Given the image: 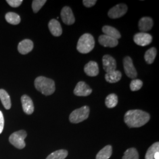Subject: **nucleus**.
I'll return each instance as SVG.
<instances>
[{"label":"nucleus","instance_id":"4468645a","mask_svg":"<svg viewBox=\"0 0 159 159\" xmlns=\"http://www.w3.org/2000/svg\"><path fill=\"white\" fill-rule=\"evenodd\" d=\"M98 42L100 45L105 47H115L118 45L119 41L113 37L106 35H101L98 37Z\"/></svg>","mask_w":159,"mask_h":159},{"label":"nucleus","instance_id":"ddd939ff","mask_svg":"<svg viewBox=\"0 0 159 159\" xmlns=\"http://www.w3.org/2000/svg\"><path fill=\"white\" fill-rule=\"evenodd\" d=\"M34 48V44L31 40L25 39L21 41L18 45V51L23 54H27L33 50Z\"/></svg>","mask_w":159,"mask_h":159},{"label":"nucleus","instance_id":"c756f323","mask_svg":"<svg viewBox=\"0 0 159 159\" xmlns=\"http://www.w3.org/2000/svg\"><path fill=\"white\" fill-rule=\"evenodd\" d=\"M6 1L10 6L14 8L19 7L23 2V0H7Z\"/></svg>","mask_w":159,"mask_h":159},{"label":"nucleus","instance_id":"0eeeda50","mask_svg":"<svg viewBox=\"0 0 159 159\" xmlns=\"http://www.w3.org/2000/svg\"><path fill=\"white\" fill-rule=\"evenodd\" d=\"M128 7L125 4H119L111 8L108 12V17L116 19L123 17L127 12Z\"/></svg>","mask_w":159,"mask_h":159},{"label":"nucleus","instance_id":"6e6552de","mask_svg":"<svg viewBox=\"0 0 159 159\" xmlns=\"http://www.w3.org/2000/svg\"><path fill=\"white\" fill-rule=\"evenodd\" d=\"M133 40L138 46H146L152 42L153 37L150 34L141 32L134 35Z\"/></svg>","mask_w":159,"mask_h":159},{"label":"nucleus","instance_id":"7c9ffc66","mask_svg":"<svg viewBox=\"0 0 159 159\" xmlns=\"http://www.w3.org/2000/svg\"><path fill=\"white\" fill-rule=\"evenodd\" d=\"M83 2L85 7L90 8L96 4L97 1L96 0H84L83 1Z\"/></svg>","mask_w":159,"mask_h":159},{"label":"nucleus","instance_id":"423d86ee","mask_svg":"<svg viewBox=\"0 0 159 159\" xmlns=\"http://www.w3.org/2000/svg\"><path fill=\"white\" fill-rule=\"evenodd\" d=\"M123 66L126 75L131 79H134L137 76V72L134 66L133 60L129 56L123 59Z\"/></svg>","mask_w":159,"mask_h":159},{"label":"nucleus","instance_id":"1a4fd4ad","mask_svg":"<svg viewBox=\"0 0 159 159\" xmlns=\"http://www.w3.org/2000/svg\"><path fill=\"white\" fill-rule=\"evenodd\" d=\"M92 89L84 81H80L74 90V94L77 96L86 97L91 94Z\"/></svg>","mask_w":159,"mask_h":159},{"label":"nucleus","instance_id":"a211bd4d","mask_svg":"<svg viewBox=\"0 0 159 159\" xmlns=\"http://www.w3.org/2000/svg\"><path fill=\"white\" fill-rule=\"evenodd\" d=\"M102 31L104 35L113 37L116 40H119L121 38V34L120 33L119 31L113 27L109 25H105L102 27Z\"/></svg>","mask_w":159,"mask_h":159},{"label":"nucleus","instance_id":"cd10ccee","mask_svg":"<svg viewBox=\"0 0 159 159\" xmlns=\"http://www.w3.org/2000/svg\"><path fill=\"white\" fill-rule=\"evenodd\" d=\"M143 83L142 81L139 79H133L131 81L130 88L132 91L139 90L142 87Z\"/></svg>","mask_w":159,"mask_h":159},{"label":"nucleus","instance_id":"4be33fe9","mask_svg":"<svg viewBox=\"0 0 159 159\" xmlns=\"http://www.w3.org/2000/svg\"><path fill=\"white\" fill-rule=\"evenodd\" d=\"M156 55H157V50L156 48L152 47L148 49V51H146L145 52V54H144V59L146 62L148 64H152L155 60Z\"/></svg>","mask_w":159,"mask_h":159},{"label":"nucleus","instance_id":"b1692460","mask_svg":"<svg viewBox=\"0 0 159 159\" xmlns=\"http://www.w3.org/2000/svg\"><path fill=\"white\" fill-rule=\"evenodd\" d=\"M118 103V97L116 94H110L106 97L105 100L106 106L109 108L115 107Z\"/></svg>","mask_w":159,"mask_h":159},{"label":"nucleus","instance_id":"f03ea898","mask_svg":"<svg viewBox=\"0 0 159 159\" xmlns=\"http://www.w3.org/2000/svg\"><path fill=\"white\" fill-rule=\"evenodd\" d=\"M34 85L38 91L45 96L51 95L56 90L54 81L43 76H40L35 79Z\"/></svg>","mask_w":159,"mask_h":159},{"label":"nucleus","instance_id":"412c9836","mask_svg":"<svg viewBox=\"0 0 159 159\" xmlns=\"http://www.w3.org/2000/svg\"><path fill=\"white\" fill-rule=\"evenodd\" d=\"M113 148L111 146L107 145L102 148L97 154L96 159H108L111 156Z\"/></svg>","mask_w":159,"mask_h":159},{"label":"nucleus","instance_id":"2f4dec72","mask_svg":"<svg viewBox=\"0 0 159 159\" xmlns=\"http://www.w3.org/2000/svg\"><path fill=\"white\" fill-rule=\"evenodd\" d=\"M4 116L2 113L0 111V134L3 131L4 129Z\"/></svg>","mask_w":159,"mask_h":159},{"label":"nucleus","instance_id":"a878e982","mask_svg":"<svg viewBox=\"0 0 159 159\" xmlns=\"http://www.w3.org/2000/svg\"><path fill=\"white\" fill-rule=\"evenodd\" d=\"M157 152H159V143H154L148 148L145 156V159H154V155Z\"/></svg>","mask_w":159,"mask_h":159},{"label":"nucleus","instance_id":"393cba45","mask_svg":"<svg viewBox=\"0 0 159 159\" xmlns=\"http://www.w3.org/2000/svg\"><path fill=\"white\" fill-rule=\"evenodd\" d=\"M68 156V152L66 150H59L50 154L46 159H64Z\"/></svg>","mask_w":159,"mask_h":159},{"label":"nucleus","instance_id":"9b49d317","mask_svg":"<svg viewBox=\"0 0 159 159\" xmlns=\"http://www.w3.org/2000/svg\"><path fill=\"white\" fill-rule=\"evenodd\" d=\"M61 17L63 23L70 25L75 23V17L71 9L69 7H64L61 11Z\"/></svg>","mask_w":159,"mask_h":159},{"label":"nucleus","instance_id":"aec40b11","mask_svg":"<svg viewBox=\"0 0 159 159\" xmlns=\"http://www.w3.org/2000/svg\"><path fill=\"white\" fill-rule=\"evenodd\" d=\"M0 99L4 108L9 110L11 107V99L9 94L4 89H0Z\"/></svg>","mask_w":159,"mask_h":159},{"label":"nucleus","instance_id":"6ab92c4d","mask_svg":"<svg viewBox=\"0 0 159 159\" xmlns=\"http://www.w3.org/2000/svg\"><path fill=\"white\" fill-rule=\"evenodd\" d=\"M121 76L122 74L120 71L115 70L112 72L106 73L105 75V79L110 83H116L119 81L121 79Z\"/></svg>","mask_w":159,"mask_h":159},{"label":"nucleus","instance_id":"2eb2a0df","mask_svg":"<svg viewBox=\"0 0 159 159\" xmlns=\"http://www.w3.org/2000/svg\"><path fill=\"white\" fill-rule=\"evenodd\" d=\"M153 26V21L152 18L144 17L142 18L139 22V29L143 32L145 33L150 31Z\"/></svg>","mask_w":159,"mask_h":159},{"label":"nucleus","instance_id":"dca6fc26","mask_svg":"<svg viewBox=\"0 0 159 159\" xmlns=\"http://www.w3.org/2000/svg\"><path fill=\"white\" fill-rule=\"evenodd\" d=\"M84 70L85 74L90 77H96L99 73L98 64L93 61H90L86 64Z\"/></svg>","mask_w":159,"mask_h":159},{"label":"nucleus","instance_id":"39448f33","mask_svg":"<svg viewBox=\"0 0 159 159\" xmlns=\"http://www.w3.org/2000/svg\"><path fill=\"white\" fill-rule=\"evenodd\" d=\"M27 136V134L25 131L23 130L18 131L13 133L10 136L9 141L14 147L18 149H23L25 147L24 140Z\"/></svg>","mask_w":159,"mask_h":159},{"label":"nucleus","instance_id":"20e7f679","mask_svg":"<svg viewBox=\"0 0 159 159\" xmlns=\"http://www.w3.org/2000/svg\"><path fill=\"white\" fill-rule=\"evenodd\" d=\"M90 114V108L88 106H83L77 108L70 114L69 120L71 123L77 124L87 119Z\"/></svg>","mask_w":159,"mask_h":159},{"label":"nucleus","instance_id":"f3484780","mask_svg":"<svg viewBox=\"0 0 159 159\" xmlns=\"http://www.w3.org/2000/svg\"><path fill=\"white\" fill-rule=\"evenodd\" d=\"M48 28L52 35L55 37L60 36L63 33L60 23L55 19H52L48 23Z\"/></svg>","mask_w":159,"mask_h":159},{"label":"nucleus","instance_id":"473e14b6","mask_svg":"<svg viewBox=\"0 0 159 159\" xmlns=\"http://www.w3.org/2000/svg\"><path fill=\"white\" fill-rule=\"evenodd\" d=\"M154 159H159V152H157L154 154Z\"/></svg>","mask_w":159,"mask_h":159},{"label":"nucleus","instance_id":"bb28decb","mask_svg":"<svg viewBox=\"0 0 159 159\" xmlns=\"http://www.w3.org/2000/svg\"><path fill=\"white\" fill-rule=\"evenodd\" d=\"M122 159H139L138 152L135 148H130L127 149Z\"/></svg>","mask_w":159,"mask_h":159},{"label":"nucleus","instance_id":"9d476101","mask_svg":"<svg viewBox=\"0 0 159 159\" xmlns=\"http://www.w3.org/2000/svg\"><path fill=\"white\" fill-rule=\"evenodd\" d=\"M102 61L103 68L107 73L116 70V61L112 56L108 54L104 55L102 57Z\"/></svg>","mask_w":159,"mask_h":159},{"label":"nucleus","instance_id":"5701e85b","mask_svg":"<svg viewBox=\"0 0 159 159\" xmlns=\"http://www.w3.org/2000/svg\"><path fill=\"white\" fill-rule=\"evenodd\" d=\"M6 21L12 25H17L21 22V18L19 15L15 12H10L6 15Z\"/></svg>","mask_w":159,"mask_h":159},{"label":"nucleus","instance_id":"c85d7f7f","mask_svg":"<svg viewBox=\"0 0 159 159\" xmlns=\"http://www.w3.org/2000/svg\"><path fill=\"white\" fill-rule=\"evenodd\" d=\"M46 0H34L32 3V8L35 13L39 11L40 9L43 7L46 2Z\"/></svg>","mask_w":159,"mask_h":159},{"label":"nucleus","instance_id":"f8f14e48","mask_svg":"<svg viewBox=\"0 0 159 159\" xmlns=\"http://www.w3.org/2000/svg\"><path fill=\"white\" fill-rule=\"evenodd\" d=\"M23 111L25 113L30 115L34 112V104L31 98L27 95H23L21 98Z\"/></svg>","mask_w":159,"mask_h":159},{"label":"nucleus","instance_id":"f257e3e1","mask_svg":"<svg viewBox=\"0 0 159 159\" xmlns=\"http://www.w3.org/2000/svg\"><path fill=\"white\" fill-rule=\"evenodd\" d=\"M150 119L149 114L140 110H131L125 113L124 120L130 128L140 127L148 123Z\"/></svg>","mask_w":159,"mask_h":159},{"label":"nucleus","instance_id":"7ed1b4c3","mask_svg":"<svg viewBox=\"0 0 159 159\" xmlns=\"http://www.w3.org/2000/svg\"><path fill=\"white\" fill-rule=\"evenodd\" d=\"M95 46V41L93 36L86 33L80 37L77 45V50L81 54H87L91 52Z\"/></svg>","mask_w":159,"mask_h":159}]
</instances>
